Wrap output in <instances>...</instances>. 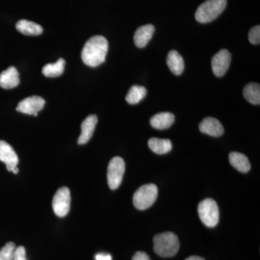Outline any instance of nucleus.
<instances>
[{"label":"nucleus","mask_w":260,"mask_h":260,"mask_svg":"<svg viewBox=\"0 0 260 260\" xmlns=\"http://www.w3.org/2000/svg\"><path fill=\"white\" fill-rule=\"evenodd\" d=\"M109 49L105 37L95 36L88 39L82 50V60L89 67L95 68L104 62Z\"/></svg>","instance_id":"obj_1"},{"label":"nucleus","mask_w":260,"mask_h":260,"mask_svg":"<svg viewBox=\"0 0 260 260\" xmlns=\"http://www.w3.org/2000/svg\"><path fill=\"white\" fill-rule=\"evenodd\" d=\"M154 251L162 257H172L177 254L180 246L179 239L172 232L157 234L153 238Z\"/></svg>","instance_id":"obj_2"},{"label":"nucleus","mask_w":260,"mask_h":260,"mask_svg":"<svg viewBox=\"0 0 260 260\" xmlns=\"http://www.w3.org/2000/svg\"><path fill=\"white\" fill-rule=\"evenodd\" d=\"M227 5V0H207L198 7L195 19L200 23L213 21L223 13Z\"/></svg>","instance_id":"obj_3"},{"label":"nucleus","mask_w":260,"mask_h":260,"mask_svg":"<svg viewBox=\"0 0 260 260\" xmlns=\"http://www.w3.org/2000/svg\"><path fill=\"white\" fill-rule=\"evenodd\" d=\"M158 187L149 184L140 186L133 196V204L137 209L144 210L151 207L158 198Z\"/></svg>","instance_id":"obj_4"},{"label":"nucleus","mask_w":260,"mask_h":260,"mask_svg":"<svg viewBox=\"0 0 260 260\" xmlns=\"http://www.w3.org/2000/svg\"><path fill=\"white\" fill-rule=\"evenodd\" d=\"M198 215L207 227L216 226L219 221V209L215 200L208 198L200 202L198 205Z\"/></svg>","instance_id":"obj_5"},{"label":"nucleus","mask_w":260,"mask_h":260,"mask_svg":"<svg viewBox=\"0 0 260 260\" xmlns=\"http://www.w3.org/2000/svg\"><path fill=\"white\" fill-rule=\"evenodd\" d=\"M125 172V162L120 157H114L108 167L107 179L109 187L112 190L119 188Z\"/></svg>","instance_id":"obj_6"},{"label":"nucleus","mask_w":260,"mask_h":260,"mask_svg":"<svg viewBox=\"0 0 260 260\" xmlns=\"http://www.w3.org/2000/svg\"><path fill=\"white\" fill-rule=\"evenodd\" d=\"M71 203V195L70 189L63 186L56 191L53 198L52 207L54 213L58 217L63 218L69 213Z\"/></svg>","instance_id":"obj_7"},{"label":"nucleus","mask_w":260,"mask_h":260,"mask_svg":"<svg viewBox=\"0 0 260 260\" xmlns=\"http://www.w3.org/2000/svg\"><path fill=\"white\" fill-rule=\"evenodd\" d=\"M0 161L6 165L8 172L18 174L19 162L18 155L10 144L3 140H0Z\"/></svg>","instance_id":"obj_8"},{"label":"nucleus","mask_w":260,"mask_h":260,"mask_svg":"<svg viewBox=\"0 0 260 260\" xmlns=\"http://www.w3.org/2000/svg\"><path fill=\"white\" fill-rule=\"evenodd\" d=\"M232 61V56L227 49L219 51L212 59V69L214 75L217 77H222L226 73Z\"/></svg>","instance_id":"obj_9"},{"label":"nucleus","mask_w":260,"mask_h":260,"mask_svg":"<svg viewBox=\"0 0 260 260\" xmlns=\"http://www.w3.org/2000/svg\"><path fill=\"white\" fill-rule=\"evenodd\" d=\"M45 101L40 96H30L19 103L17 111L23 114L37 116L38 113L44 108Z\"/></svg>","instance_id":"obj_10"},{"label":"nucleus","mask_w":260,"mask_h":260,"mask_svg":"<svg viewBox=\"0 0 260 260\" xmlns=\"http://www.w3.org/2000/svg\"><path fill=\"white\" fill-rule=\"evenodd\" d=\"M97 122L98 118L96 115L91 114V115H89L85 118V120L81 124V133H80L79 138H78V144L85 145V143H88L89 140L91 139Z\"/></svg>","instance_id":"obj_11"},{"label":"nucleus","mask_w":260,"mask_h":260,"mask_svg":"<svg viewBox=\"0 0 260 260\" xmlns=\"http://www.w3.org/2000/svg\"><path fill=\"white\" fill-rule=\"evenodd\" d=\"M200 130L204 134L212 137H220L224 133L221 123L213 117H207L200 124Z\"/></svg>","instance_id":"obj_12"},{"label":"nucleus","mask_w":260,"mask_h":260,"mask_svg":"<svg viewBox=\"0 0 260 260\" xmlns=\"http://www.w3.org/2000/svg\"><path fill=\"white\" fill-rule=\"evenodd\" d=\"M20 83L19 73L15 67H10L0 73V87L4 89H12Z\"/></svg>","instance_id":"obj_13"},{"label":"nucleus","mask_w":260,"mask_h":260,"mask_svg":"<svg viewBox=\"0 0 260 260\" xmlns=\"http://www.w3.org/2000/svg\"><path fill=\"white\" fill-rule=\"evenodd\" d=\"M155 32V27L152 24L143 25L135 32L134 42L136 47L144 48L150 42Z\"/></svg>","instance_id":"obj_14"},{"label":"nucleus","mask_w":260,"mask_h":260,"mask_svg":"<svg viewBox=\"0 0 260 260\" xmlns=\"http://www.w3.org/2000/svg\"><path fill=\"white\" fill-rule=\"evenodd\" d=\"M175 121L172 113L162 112L155 114L150 119V124L157 129H165L170 127Z\"/></svg>","instance_id":"obj_15"},{"label":"nucleus","mask_w":260,"mask_h":260,"mask_svg":"<svg viewBox=\"0 0 260 260\" xmlns=\"http://www.w3.org/2000/svg\"><path fill=\"white\" fill-rule=\"evenodd\" d=\"M167 62L169 70L174 75H179L183 73L184 69V61L181 54L177 51H169L167 56Z\"/></svg>","instance_id":"obj_16"},{"label":"nucleus","mask_w":260,"mask_h":260,"mask_svg":"<svg viewBox=\"0 0 260 260\" xmlns=\"http://www.w3.org/2000/svg\"><path fill=\"white\" fill-rule=\"evenodd\" d=\"M229 161L233 167L237 169L239 172L247 173L251 169L249 159L244 154L232 152L229 155Z\"/></svg>","instance_id":"obj_17"},{"label":"nucleus","mask_w":260,"mask_h":260,"mask_svg":"<svg viewBox=\"0 0 260 260\" xmlns=\"http://www.w3.org/2000/svg\"><path fill=\"white\" fill-rule=\"evenodd\" d=\"M148 146L153 153L158 155L167 154L172 150V141L169 139H160V138H152L149 140Z\"/></svg>","instance_id":"obj_18"},{"label":"nucleus","mask_w":260,"mask_h":260,"mask_svg":"<svg viewBox=\"0 0 260 260\" xmlns=\"http://www.w3.org/2000/svg\"><path fill=\"white\" fill-rule=\"evenodd\" d=\"M19 32L26 36H39L42 34L43 28L39 24L27 20H19L16 24Z\"/></svg>","instance_id":"obj_19"},{"label":"nucleus","mask_w":260,"mask_h":260,"mask_svg":"<svg viewBox=\"0 0 260 260\" xmlns=\"http://www.w3.org/2000/svg\"><path fill=\"white\" fill-rule=\"evenodd\" d=\"M244 96L247 102L254 105H259L260 85L259 84L251 83L246 85L243 90Z\"/></svg>","instance_id":"obj_20"},{"label":"nucleus","mask_w":260,"mask_h":260,"mask_svg":"<svg viewBox=\"0 0 260 260\" xmlns=\"http://www.w3.org/2000/svg\"><path fill=\"white\" fill-rule=\"evenodd\" d=\"M65 60L62 58L52 64H47L43 68L42 73L47 78H56L64 73Z\"/></svg>","instance_id":"obj_21"},{"label":"nucleus","mask_w":260,"mask_h":260,"mask_svg":"<svg viewBox=\"0 0 260 260\" xmlns=\"http://www.w3.org/2000/svg\"><path fill=\"white\" fill-rule=\"evenodd\" d=\"M147 94V90L145 87L140 85H133L129 89L126 96V101L129 104H137L141 102Z\"/></svg>","instance_id":"obj_22"},{"label":"nucleus","mask_w":260,"mask_h":260,"mask_svg":"<svg viewBox=\"0 0 260 260\" xmlns=\"http://www.w3.org/2000/svg\"><path fill=\"white\" fill-rule=\"evenodd\" d=\"M15 249L13 242H8L0 249V260H13Z\"/></svg>","instance_id":"obj_23"},{"label":"nucleus","mask_w":260,"mask_h":260,"mask_svg":"<svg viewBox=\"0 0 260 260\" xmlns=\"http://www.w3.org/2000/svg\"><path fill=\"white\" fill-rule=\"evenodd\" d=\"M249 40L251 44H259L260 43V26L256 25L251 29L249 32Z\"/></svg>","instance_id":"obj_24"},{"label":"nucleus","mask_w":260,"mask_h":260,"mask_svg":"<svg viewBox=\"0 0 260 260\" xmlns=\"http://www.w3.org/2000/svg\"><path fill=\"white\" fill-rule=\"evenodd\" d=\"M13 260H28L26 259V251L25 247L20 246L15 249Z\"/></svg>","instance_id":"obj_25"},{"label":"nucleus","mask_w":260,"mask_h":260,"mask_svg":"<svg viewBox=\"0 0 260 260\" xmlns=\"http://www.w3.org/2000/svg\"><path fill=\"white\" fill-rule=\"evenodd\" d=\"M133 260H151L146 253L143 251H138L133 256Z\"/></svg>","instance_id":"obj_26"},{"label":"nucleus","mask_w":260,"mask_h":260,"mask_svg":"<svg viewBox=\"0 0 260 260\" xmlns=\"http://www.w3.org/2000/svg\"><path fill=\"white\" fill-rule=\"evenodd\" d=\"M95 260H112V257L110 254L100 253V254H97L95 255Z\"/></svg>","instance_id":"obj_27"},{"label":"nucleus","mask_w":260,"mask_h":260,"mask_svg":"<svg viewBox=\"0 0 260 260\" xmlns=\"http://www.w3.org/2000/svg\"><path fill=\"white\" fill-rule=\"evenodd\" d=\"M185 260H205L204 258L198 256H191L188 257Z\"/></svg>","instance_id":"obj_28"}]
</instances>
